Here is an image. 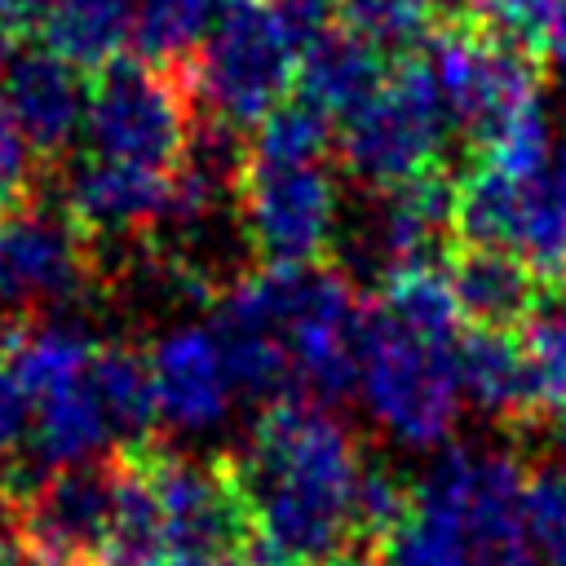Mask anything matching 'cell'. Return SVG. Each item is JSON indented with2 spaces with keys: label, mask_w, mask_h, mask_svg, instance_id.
<instances>
[{
  "label": "cell",
  "mask_w": 566,
  "mask_h": 566,
  "mask_svg": "<svg viewBox=\"0 0 566 566\" xmlns=\"http://www.w3.org/2000/svg\"><path fill=\"white\" fill-rule=\"evenodd\" d=\"M363 469L354 433L310 398L270 402L248 447L230 455L256 539L310 566L358 548Z\"/></svg>",
  "instance_id": "obj_1"
},
{
  "label": "cell",
  "mask_w": 566,
  "mask_h": 566,
  "mask_svg": "<svg viewBox=\"0 0 566 566\" xmlns=\"http://www.w3.org/2000/svg\"><path fill=\"white\" fill-rule=\"evenodd\" d=\"M336 124L296 102H283L243 146L234 203L243 243L265 265H318L340 230V181L332 168Z\"/></svg>",
  "instance_id": "obj_2"
},
{
  "label": "cell",
  "mask_w": 566,
  "mask_h": 566,
  "mask_svg": "<svg viewBox=\"0 0 566 566\" xmlns=\"http://www.w3.org/2000/svg\"><path fill=\"white\" fill-rule=\"evenodd\" d=\"M327 0H230L203 49L181 66L208 128L256 133L296 84L301 49L332 22Z\"/></svg>",
  "instance_id": "obj_3"
},
{
  "label": "cell",
  "mask_w": 566,
  "mask_h": 566,
  "mask_svg": "<svg viewBox=\"0 0 566 566\" xmlns=\"http://www.w3.org/2000/svg\"><path fill=\"white\" fill-rule=\"evenodd\" d=\"M358 394L367 416L402 447L429 451L447 442L464 385H460V336L424 332L385 305L367 310Z\"/></svg>",
  "instance_id": "obj_4"
},
{
  "label": "cell",
  "mask_w": 566,
  "mask_h": 566,
  "mask_svg": "<svg viewBox=\"0 0 566 566\" xmlns=\"http://www.w3.org/2000/svg\"><path fill=\"white\" fill-rule=\"evenodd\" d=\"M195 124L199 106L186 71L177 66L119 57L93 75L84 119V142L93 159L150 172H181L199 137Z\"/></svg>",
  "instance_id": "obj_5"
},
{
  "label": "cell",
  "mask_w": 566,
  "mask_h": 566,
  "mask_svg": "<svg viewBox=\"0 0 566 566\" xmlns=\"http://www.w3.org/2000/svg\"><path fill=\"white\" fill-rule=\"evenodd\" d=\"M451 137L438 80L424 57H402L385 71L380 88L336 128V155L349 177L376 190H394L424 172H438Z\"/></svg>",
  "instance_id": "obj_6"
},
{
  "label": "cell",
  "mask_w": 566,
  "mask_h": 566,
  "mask_svg": "<svg viewBox=\"0 0 566 566\" xmlns=\"http://www.w3.org/2000/svg\"><path fill=\"white\" fill-rule=\"evenodd\" d=\"M451 128H460L473 150H486L517 124L544 115L535 57L504 44L478 27H442L424 53Z\"/></svg>",
  "instance_id": "obj_7"
},
{
  "label": "cell",
  "mask_w": 566,
  "mask_h": 566,
  "mask_svg": "<svg viewBox=\"0 0 566 566\" xmlns=\"http://www.w3.org/2000/svg\"><path fill=\"white\" fill-rule=\"evenodd\" d=\"M455 239L522 261L544 287L566 283V190L553 172L513 177L473 164L455 181Z\"/></svg>",
  "instance_id": "obj_8"
},
{
  "label": "cell",
  "mask_w": 566,
  "mask_h": 566,
  "mask_svg": "<svg viewBox=\"0 0 566 566\" xmlns=\"http://www.w3.org/2000/svg\"><path fill=\"white\" fill-rule=\"evenodd\" d=\"M22 566H106L115 526V455L44 469L13 491Z\"/></svg>",
  "instance_id": "obj_9"
},
{
  "label": "cell",
  "mask_w": 566,
  "mask_h": 566,
  "mask_svg": "<svg viewBox=\"0 0 566 566\" xmlns=\"http://www.w3.org/2000/svg\"><path fill=\"white\" fill-rule=\"evenodd\" d=\"M367 305L340 270L305 265L292 279V301L283 318V349L292 363L296 398L336 402L358 385Z\"/></svg>",
  "instance_id": "obj_10"
},
{
  "label": "cell",
  "mask_w": 566,
  "mask_h": 566,
  "mask_svg": "<svg viewBox=\"0 0 566 566\" xmlns=\"http://www.w3.org/2000/svg\"><path fill=\"white\" fill-rule=\"evenodd\" d=\"M416 486L460 513L473 566H539L526 531V473L513 455L455 447Z\"/></svg>",
  "instance_id": "obj_11"
},
{
  "label": "cell",
  "mask_w": 566,
  "mask_h": 566,
  "mask_svg": "<svg viewBox=\"0 0 566 566\" xmlns=\"http://www.w3.org/2000/svg\"><path fill=\"white\" fill-rule=\"evenodd\" d=\"M97 256L66 212L27 203L0 221V301L22 305H71L93 283Z\"/></svg>",
  "instance_id": "obj_12"
},
{
  "label": "cell",
  "mask_w": 566,
  "mask_h": 566,
  "mask_svg": "<svg viewBox=\"0 0 566 566\" xmlns=\"http://www.w3.org/2000/svg\"><path fill=\"white\" fill-rule=\"evenodd\" d=\"M155 416L181 433L221 424L239 398L226 340L212 323H181L146 349Z\"/></svg>",
  "instance_id": "obj_13"
},
{
  "label": "cell",
  "mask_w": 566,
  "mask_h": 566,
  "mask_svg": "<svg viewBox=\"0 0 566 566\" xmlns=\"http://www.w3.org/2000/svg\"><path fill=\"white\" fill-rule=\"evenodd\" d=\"M172 195H177V172H150L88 155L66 177L62 212L97 256L102 248H124L159 230L172 208Z\"/></svg>",
  "instance_id": "obj_14"
},
{
  "label": "cell",
  "mask_w": 566,
  "mask_h": 566,
  "mask_svg": "<svg viewBox=\"0 0 566 566\" xmlns=\"http://www.w3.org/2000/svg\"><path fill=\"white\" fill-rule=\"evenodd\" d=\"M88 88L93 80H84V71L49 44H13L0 66V97L40 159H62L84 137Z\"/></svg>",
  "instance_id": "obj_15"
},
{
  "label": "cell",
  "mask_w": 566,
  "mask_h": 566,
  "mask_svg": "<svg viewBox=\"0 0 566 566\" xmlns=\"http://www.w3.org/2000/svg\"><path fill=\"white\" fill-rule=\"evenodd\" d=\"M389 62L385 49L376 40H367L363 31L345 27L340 18L323 22L310 44L301 49V66H296V97L314 111H323L336 128L380 88Z\"/></svg>",
  "instance_id": "obj_16"
},
{
  "label": "cell",
  "mask_w": 566,
  "mask_h": 566,
  "mask_svg": "<svg viewBox=\"0 0 566 566\" xmlns=\"http://www.w3.org/2000/svg\"><path fill=\"white\" fill-rule=\"evenodd\" d=\"M27 433H31V455L44 469L93 464V460H102L106 447H115L124 438V429H119V420H115V411L97 385L93 363L75 380L31 398V429Z\"/></svg>",
  "instance_id": "obj_17"
},
{
  "label": "cell",
  "mask_w": 566,
  "mask_h": 566,
  "mask_svg": "<svg viewBox=\"0 0 566 566\" xmlns=\"http://www.w3.org/2000/svg\"><path fill=\"white\" fill-rule=\"evenodd\" d=\"M455 239V181L438 168L394 190H380L371 217V252L380 270L433 261L438 248Z\"/></svg>",
  "instance_id": "obj_18"
},
{
  "label": "cell",
  "mask_w": 566,
  "mask_h": 566,
  "mask_svg": "<svg viewBox=\"0 0 566 566\" xmlns=\"http://www.w3.org/2000/svg\"><path fill=\"white\" fill-rule=\"evenodd\" d=\"M447 274H451V287H455V301H460L469 327L513 332L531 318V310L548 292L522 261H513L509 252H495V248L460 243L455 256L447 261Z\"/></svg>",
  "instance_id": "obj_19"
},
{
  "label": "cell",
  "mask_w": 566,
  "mask_h": 566,
  "mask_svg": "<svg viewBox=\"0 0 566 566\" xmlns=\"http://www.w3.org/2000/svg\"><path fill=\"white\" fill-rule=\"evenodd\" d=\"M464 398L495 420H531V380L517 327H464L460 336Z\"/></svg>",
  "instance_id": "obj_20"
},
{
  "label": "cell",
  "mask_w": 566,
  "mask_h": 566,
  "mask_svg": "<svg viewBox=\"0 0 566 566\" xmlns=\"http://www.w3.org/2000/svg\"><path fill=\"white\" fill-rule=\"evenodd\" d=\"M226 9L230 0H142L128 49L142 62L186 66L203 49V40L212 35Z\"/></svg>",
  "instance_id": "obj_21"
},
{
  "label": "cell",
  "mask_w": 566,
  "mask_h": 566,
  "mask_svg": "<svg viewBox=\"0 0 566 566\" xmlns=\"http://www.w3.org/2000/svg\"><path fill=\"white\" fill-rule=\"evenodd\" d=\"M526 380H531V420L566 411V283L548 287L531 318L517 327Z\"/></svg>",
  "instance_id": "obj_22"
},
{
  "label": "cell",
  "mask_w": 566,
  "mask_h": 566,
  "mask_svg": "<svg viewBox=\"0 0 566 566\" xmlns=\"http://www.w3.org/2000/svg\"><path fill=\"white\" fill-rule=\"evenodd\" d=\"M380 566H473V548L460 513L416 486L411 517L376 548Z\"/></svg>",
  "instance_id": "obj_23"
},
{
  "label": "cell",
  "mask_w": 566,
  "mask_h": 566,
  "mask_svg": "<svg viewBox=\"0 0 566 566\" xmlns=\"http://www.w3.org/2000/svg\"><path fill=\"white\" fill-rule=\"evenodd\" d=\"M562 4L566 0H469L464 27H478V31L495 35L504 44H517L535 57V53H544Z\"/></svg>",
  "instance_id": "obj_24"
},
{
  "label": "cell",
  "mask_w": 566,
  "mask_h": 566,
  "mask_svg": "<svg viewBox=\"0 0 566 566\" xmlns=\"http://www.w3.org/2000/svg\"><path fill=\"white\" fill-rule=\"evenodd\" d=\"M526 531L544 566H566V460L526 473Z\"/></svg>",
  "instance_id": "obj_25"
},
{
  "label": "cell",
  "mask_w": 566,
  "mask_h": 566,
  "mask_svg": "<svg viewBox=\"0 0 566 566\" xmlns=\"http://www.w3.org/2000/svg\"><path fill=\"white\" fill-rule=\"evenodd\" d=\"M35 164H40V155L31 150V142L22 137L18 119L9 115V106L0 97V221L13 217L18 208L35 203Z\"/></svg>",
  "instance_id": "obj_26"
},
{
  "label": "cell",
  "mask_w": 566,
  "mask_h": 566,
  "mask_svg": "<svg viewBox=\"0 0 566 566\" xmlns=\"http://www.w3.org/2000/svg\"><path fill=\"white\" fill-rule=\"evenodd\" d=\"M27 424H31V402H27L9 358L0 354V460L27 438Z\"/></svg>",
  "instance_id": "obj_27"
},
{
  "label": "cell",
  "mask_w": 566,
  "mask_h": 566,
  "mask_svg": "<svg viewBox=\"0 0 566 566\" xmlns=\"http://www.w3.org/2000/svg\"><path fill=\"white\" fill-rule=\"evenodd\" d=\"M53 0H0V35L9 40H22L27 31L44 27Z\"/></svg>",
  "instance_id": "obj_28"
},
{
  "label": "cell",
  "mask_w": 566,
  "mask_h": 566,
  "mask_svg": "<svg viewBox=\"0 0 566 566\" xmlns=\"http://www.w3.org/2000/svg\"><path fill=\"white\" fill-rule=\"evenodd\" d=\"M13 539H18V500H13V491L0 486V562L18 557Z\"/></svg>",
  "instance_id": "obj_29"
},
{
  "label": "cell",
  "mask_w": 566,
  "mask_h": 566,
  "mask_svg": "<svg viewBox=\"0 0 566 566\" xmlns=\"http://www.w3.org/2000/svg\"><path fill=\"white\" fill-rule=\"evenodd\" d=\"M544 57L557 66V75L566 80V4H562V13H557V22H553V31H548V44H544Z\"/></svg>",
  "instance_id": "obj_30"
},
{
  "label": "cell",
  "mask_w": 566,
  "mask_h": 566,
  "mask_svg": "<svg viewBox=\"0 0 566 566\" xmlns=\"http://www.w3.org/2000/svg\"><path fill=\"white\" fill-rule=\"evenodd\" d=\"M243 566H310V562H301V557H287V553H279V548H270V544H252V553L243 557Z\"/></svg>",
  "instance_id": "obj_31"
},
{
  "label": "cell",
  "mask_w": 566,
  "mask_h": 566,
  "mask_svg": "<svg viewBox=\"0 0 566 566\" xmlns=\"http://www.w3.org/2000/svg\"><path fill=\"white\" fill-rule=\"evenodd\" d=\"M327 566H380V557H376L371 548H349V553H340V557H332Z\"/></svg>",
  "instance_id": "obj_32"
},
{
  "label": "cell",
  "mask_w": 566,
  "mask_h": 566,
  "mask_svg": "<svg viewBox=\"0 0 566 566\" xmlns=\"http://www.w3.org/2000/svg\"><path fill=\"white\" fill-rule=\"evenodd\" d=\"M548 172H553V181L566 190V137L553 146V164H548Z\"/></svg>",
  "instance_id": "obj_33"
},
{
  "label": "cell",
  "mask_w": 566,
  "mask_h": 566,
  "mask_svg": "<svg viewBox=\"0 0 566 566\" xmlns=\"http://www.w3.org/2000/svg\"><path fill=\"white\" fill-rule=\"evenodd\" d=\"M164 566H243V562H226V557H168Z\"/></svg>",
  "instance_id": "obj_34"
},
{
  "label": "cell",
  "mask_w": 566,
  "mask_h": 566,
  "mask_svg": "<svg viewBox=\"0 0 566 566\" xmlns=\"http://www.w3.org/2000/svg\"><path fill=\"white\" fill-rule=\"evenodd\" d=\"M557 424H562V447H566V411L557 416Z\"/></svg>",
  "instance_id": "obj_35"
},
{
  "label": "cell",
  "mask_w": 566,
  "mask_h": 566,
  "mask_svg": "<svg viewBox=\"0 0 566 566\" xmlns=\"http://www.w3.org/2000/svg\"><path fill=\"white\" fill-rule=\"evenodd\" d=\"M128 4H142V0H128Z\"/></svg>",
  "instance_id": "obj_36"
}]
</instances>
